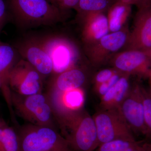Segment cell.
Here are the masks:
<instances>
[{"mask_svg": "<svg viewBox=\"0 0 151 151\" xmlns=\"http://www.w3.org/2000/svg\"><path fill=\"white\" fill-rule=\"evenodd\" d=\"M55 119L73 151H94L99 147L94 119L82 109L60 113Z\"/></svg>", "mask_w": 151, "mask_h": 151, "instance_id": "cell-1", "label": "cell"}, {"mask_svg": "<svg viewBox=\"0 0 151 151\" xmlns=\"http://www.w3.org/2000/svg\"><path fill=\"white\" fill-rule=\"evenodd\" d=\"M12 105L14 113L31 124L55 128L53 108L47 94L20 95L11 91Z\"/></svg>", "mask_w": 151, "mask_h": 151, "instance_id": "cell-2", "label": "cell"}, {"mask_svg": "<svg viewBox=\"0 0 151 151\" xmlns=\"http://www.w3.org/2000/svg\"><path fill=\"white\" fill-rule=\"evenodd\" d=\"M17 132L19 151H74L56 129L28 124Z\"/></svg>", "mask_w": 151, "mask_h": 151, "instance_id": "cell-3", "label": "cell"}, {"mask_svg": "<svg viewBox=\"0 0 151 151\" xmlns=\"http://www.w3.org/2000/svg\"><path fill=\"white\" fill-rule=\"evenodd\" d=\"M18 21L26 25H50L60 22L61 11L49 0H10Z\"/></svg>", "mask_w": 151, "mask_h": 151, "instance_id": "cell-4", "label": "cell"}, {"mask_svg": "<svg viewBox=\"0 0 151 151\" xmlns=\"http://www.w3.org/2000/svg\"><path fill=\"white\" fill-rule=\"evenodd\" d=\"M52 62L53 76L76 67L80 54L77 45L64 37L52 36L37 39Z\"/></svg>", "mask_w": 151, "mask_h": 151, "instance_id": "cell-5", "label": "cell"}, {"mask_svg": "<svg viewBox=\"0 0 151 151\" xmlns=\"http://www.w3.org/2000/svg\"><path fill=\"white\" fill-rule=\"evenodd\" d=\"M93 118L97 129L99 146L115 140H136L134 133L118 109H102Z\"/></svg>", "mask_w": 151, "mask_h": 151, "instance_id": "cell-6", "label": "cell"}, {"mask_svg": "<svg viewBox=\"0 0 151 151\" xmlns=\"http://www.w3.org/2000/svg\"><path fill=\"white\" fill-rule=\"evenodd\" d=\"M43 77L24 59L19 60L11 70L9 84L12 92L20 95L42 92Z\"/></svg>", "mask_w": 151, "mask_h": 151, "instance_id": "cell-7", "label": "cell"}, {"mask_svg": "<svg viewBox=\"0 0 151 151\" xmlns=\"http://www.w3.org/2000/svg\"><path fill=\"white\" fill-rule=\"evenodd\" d=\"M129 33L127 26L119 31L109 33L92 45L84 47L91 64L98 67L108 62L113 55L124 48Z\"/></svg>", "mask_w": 151, "mask_h": 151, "instance_id": "cell-8", "label": "cell"}, {"mask_svg": "<svg viewBox=\"0 0 151 151\" xmlns=\"http://www.w3.org/2000/svg\"><path fill=\"white\" fill-rule=\"evenodd\" d=\"M109 61L117 71L130 76L148 78L151 73L150 60L145 51L124 50L113 55Z\"/></svg>", "mask_w": 151, "mask_h": 151, "instance_id": "cell-9", "label": "cell"}, {"mask_svg": "<svg viewBox=\"0 0 151 151\" xmlns=\"http://www.w3.org/2000/svg\"><path fill=\"white\" fill-rule=\"evenodd\" d=\"M117 109L134 134L145 136V127L142 85L137 83L131 87L127 96Z\"/></svg>", "mask_w": 151, "mask_h": 151, "instance_id": "cell-10", "label": "cell"}, {"mask_svg": "<svg viewBox=\"0 0 151 151\" xmlns=\"http://www.w3.org/2000/svg\"><path fill=\"white\" fill-rule=\"evenodd\" d=\"M151 48V7L138 9L124 50L147 51Z\"/></svg>", "mask_w": 151, "mask_h": 151, "instance_id": "cell-11", "label": "cell"}, {"mask_svg": "<svg viewBox=\"0 0 151 151\" xmlns=\"http://www.w3.org/2000/svg\"><path fill=\"white\" fill-rule=\"evenodd\" d=\"M26 60L44 77L53 72L51 60L45 50L37 39H30L21 43L17 49Z\"/></svg>", "mask_w": 151, "mask_h": 151, "instance_id": "cell-12", "label": "cell"}, {"mask_svg": "<svg viewBox=\"0 0 151 151\" xmlns=\"http://www.w3.org/2000/svg\"><path fill=\"white\" fill-rule=\"evenodd\" d=\"M17 50L8 44L0 42V80L1 91L8 107L12 119H15L12 99L11 91L9 84V76L11 70L19 60H17Z\"/></svg>", "mask_w": 151, "mask_h": 151, "instance_id": "cell-13", "label": "cell"}, {"mask_svg": "<svg viewBox=\"0 0 151 151\" xmlns=\"http://www.w3.org/2000/svg\"><path fill=\"white\" fill-rule=\"evenodd\" d=\"M79 17L82 23L81 35L84 47L94 44L110 33L105 13L87 14Z\"/></svg>", "mask_w": 151, "mask_h": 151, "instance_id": "cell-14", "label": "cell"}, {"mask_svg": "<svg viewBox=\"0 0 151 151\" xmlns=\"http://www.w3.org/2000/svg\"><path fill=\"white\" fill-rule=\"evenodd\" d=\"M86 79L84 70L77 67L73 68L53 76L49 92L62 93L81 88Z\"/></svg>", "mask_w": 151, "mask_h": 151, "instance_id": "cell-15", "label": "cell"}, {"mask_svg": "<svg viewBox=\"0 0 151 151\" xmlns=\"http://www.w3.org/2000/svg\"><path fill=\"white\" fill-rule=\"evenodd\" d=\"M132 6L121 2L113 3L108 11L110 32H116L127 26L126 24L132 12Z\"/></svg>", "mask_w": 151, "mask_h": 151, "instance_id": "cell-16", "label": "cell"}, {"mask_svg": "<svg viewBox=\"0 0 151 151\" xmlns=\"http://www.w3.org/2000/svg\"><path fill=\"white\" fill-rule=\"evenodd\" d=\"M114 3L113 0H79L75 9L78 16L95 13H105Z\"/></svg>", "mask_w": 151, "mask_h": 151, "instance_id": "cell-17", "label": "cell"}, {"mask_svg": "<svg viewBox=\"0 0 151 151\" xmlns=\"http://www.w3.org/2000/svg\"><path fill=\"white\" fill-rule=\"evenodd\" d=\"M0 151H19L17 132L6 123L0 127Z\"/></svg>", "mask_w": 151, "mask_h": 151, "instance_id": "cell-18", "label": "cell"}, {"mask_svg": "<svg viewBox=\"0 0 151 151\" xmlns=\"http://www.w3.org/2000/svg\"><path fill=\"white\" fill-rule=\"evenodd\" d=\"M130 76L123 74L117 83L113 86V100L111 109H117L129 93Z\"/></svg>", "mask_w": 151, "mask_h": 151, "instance_id": "cell-19", "label": "cell"}, {"mask_svg": "<svg viewBox=\"0 0 151 151\" xmlns=\"http://www.w3.org/2000/svg\"><path fill=\"white\" fill-rule=\"evenodd\" d=\"M140 142L117 139L103 143L94 151H134Z\"/></svg>", "mask_w": 151, "mask_h": 151, "instance_id": "cell-20", "label": "cell"}, {"mask_svg": "<svg viewBox=\"0 0 151 151\" xmlns=\"http://www.w3.org/2000/svg\"><path fill=\"white\" fill-rule=\"evenodd\" d=\"M142 93L145 127V136L147 139L151 140V94L142 86Z\"/></svg>", "mask_w": 151, "mask_h": 151, "instance_id": "cell-21", "label": "cell"}, {"mask_svg": "<svg viewBox=\"0 0 151 151\" xmlns=\"http://www.w3.org/2000/svg\"><path fill=\"white\" fill-rule=\"evenodd\" d=\"M123 74L124 73L117 71V72L108 81L95 87V89L98 95L101 97L103 96L111 87H113L117 83V81Z\"/></svg>", "mask_w": 151, "mask_h": 151, "instance_id": "cell-22", "label": "cell"}, {"mask_svg": "<svg viewBox=\"0 0 151 151\" xmlns=\"http://www.w3.org/2000/svg\"><path fill=\"white\" fill-rule=\"evenodd\" d=\"M117 72L114 68H105L97 72L94 77L95 87L109 80Z\"/></svg>", "mask_w": 151, "mask_h": 151, "instance_id": "cell-23", "label": "cell"}, {"mask_svg": "<svg viewBox=\"0 0 151 151\" xmlns=\"http://www.w3.org/2000/svg\"><path fill=\"white\" fill-rule=\"evenodd\" d=\"M60 11L75 9L79 0H49Z\"/></svg>", "mask_w": 151, "mask_h": 151, "instance_id": "cell-24", "label": "cell"}, {"mask_svg": "<svg viewBox=\"0 0 151 151\" xmlns=\"http://www.w3.org/2000/svg\"><path fill=\"white\" fill-rule=\"evenodd\" d=\"M114 3L121 2L130 5H134L138 9L151 7V0H113Z\"/></svg>", "mask_w": 151, "mask_h": 151, "instance_id": "cell-25", "label": "cell"}, {"mask_svg": "<svg viewBox=\"0 0 151 151\" xmlns=\"http://www.w3.org/2000/svg\"><path fill=\"white\" fill-rule=\"evenodd\" d=\"M6 6L3 0H0V35L6 21Z\"/></svg>", "mask_w": 151, "mask_h": 151, "instance_id": "cell-26", "label": "cell"}, {"mask_svg": "<svg viewBox=\"0 0 151 151\" xmlns=\"http://www.w3.org/2000/svg\"><path fill=\"white\" fill-rule=\"evenodd\" d=\"M134 151H151V144L140 142Z\"/></svg>", "mask_w": 151, "mask_h": 151, "instance_id": "cell-27", "label": "cell"}, {"mask_svg": "<svg viewBox=\"0 0 151 151\" xmlns=\"http://www.w3.org/2000/svg\"><path fill=\"white\" fill-rule=\"evenodd\" d=\"M145 52L147 55L148 56L151 62V48L150 50H147V51H145Z\"/></svg>", "mask_w": 151, "mask_h": 151, "instance_id": "cell-28", "label": "cell"}, {"mask_svg": "<svg viewBox=\"0 0 151 151\" xmlns=\"http://www.w3.org/2000/svg\"><path fill=\"white\" fill-rule=\"evenodd\" d=\"M6 122L2 119L0 117V127H2L4 124H5Z\"/></svg>", "mask_w": 151, "mask_h": 151, "instance_id": "cell-29", "label": "cell"}, {"mask_svg": "<svg viewBox=\"0 0 151 151\" xmlns=\"http://www.w3.org/2000/svg\"><path fill=\"white\" fill-rule=\"evenodd\" d=\"M148 78L149 79V81H150V93L151 94V73L150 75L149 76Z\"/></svg>", "mask_w": 151, "mask_h": 151, "instance_id": "cell-30", "label": "cell"}, {"mask_svg": "<svg viewBox=\"0 0 151 151\" xmlns=\"http://www.w3.org/2000/svg\"><path fill=\"white\" fill-rule=\"evenodd\" d=\"M1 80H0V91H1Z\"/></svg>", "mask_w": 151, "mask_h": 151, "instance_id": "cell-31", "label": "cell"}, {"mask_svg": "<svg viewBox=\"0 0 151 151\" xmlns=\"http://www.w3.org/2000/svg\"></svg>", "mask_w": 151, "mask_h": 151, "instance_id": "cell-32", "label": "cell"}]
</instances>
